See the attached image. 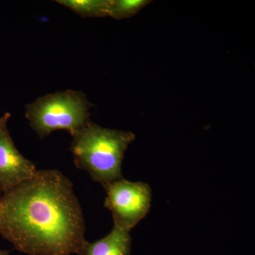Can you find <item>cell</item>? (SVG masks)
I'll list each match as a JSON object with an SVG mask.
<instances>
[{"mask_svg": "<svg viewBox=\"0 0 255 255\" xmlns=\"http://www.w3.org/2000/svg\"><path fill=\"white\" fill-rule=\"evenodd\" d=\"M131 242L130 232L114 226L105 238L87 241L79 255H130Z\"/></svg>", "mask_w": 255, "mask_h": 255, "instance_id": "8992f818", "label": "cell"}, {"mask_svg": "<svg viewBox=\"0 0 255 255\" xmlns=\"http://www.w3.org/2000/svg\"><path fill=\"white\" fill-rule=\"evenodd\" d=\"M70 151L77 168L86 171L104 188L122 179V162L135 138L130 131L107 128L89 122L72 135Z\"/></svg>", "mask_w": 255, "mask_h": 255, "instance_id": "7a4b0ae2", "label": "cell"}, {"mask_svg": "<svg viewBox=\"0 0 255 255\" xmlns=\"http://www.w3.org/2000/svg\"><path fill=\"white\" fill-rule=\"evenodd\" d=\"M11 114L0 117V191L5 194L36 173V165L17 150L7 124Z\"/></svg>", "mask_w": 255, "mask_h": 255, "instance_id": "5b68a950", "label": "cell"}, {"mask_svg": "<svg viewBox=\"0 0 255 255\" xmlns=\"http://www.w3.org/2000/svg\"><path fill=\"white\" fill-rule=\"evenodd\" d=\"M57 3L71 9L82 17L109 16L112 0H57Z\"/></svg>", "mask_w": 255, "mask_h": 255, "instance_id": "52a82bcc", "label": "cell"}, {"mask_svg": "<svg viewBox=\"0 0 255 255\" xmlns=\"http://www.w3.org/2000/svg\"><path fill=\"white\" fill-rule=\"evenodd\" d=\"M0 235L24 254L79 255L87 241L73 183L57 169H42L3 194Z\"/></svg>", "mask_w": 255, "mask_h": 255, "instance_id": "6da1fadb", "label": "cell"}, {"mask_svg": "<svg viewBox=\"0 0 255 255\" xmlns=\"http://www.w3.org/2000/svg\"><path fill=\"white\" fill-rule=\"evenodd\" d=\"M11 251H3L0 249V255H9Z\"/></svg>", "mask_w": 255, "mask_h": 255, "instance_id": "9c48e42d", "label": "cell"}, {"mask_svg": "<svg viewBox=\"0 0 255 255\" xmlns=\"http://www.w3.org/2000/svg\"><path fill=\"white\" fill-rule=\"evenodd\" d=\"M150 2L149 0H112L109 16L117 20L130 18Z\"/></svg>", "mask_w": 255, "mask_h": 255, "instance_id": "ba28073f", "label": "cell"}, {"mask_svg": "<svg viewBox=\"0 0 255 255\" xmlns=\"http://www.w3.org/2000/svg\"><path fill=\"white\" fill-rule=\"evenodd\" d=\"M92 107L83 92L69 90L43 96L26 105L25 117L41 138L60 130L72 136L91 122Z\"/></svg>", "mask_w": 255, "mask_h": 255, "instance_id": "3957f363", "label": "cell"}, {"mask_svg": "<svg viewBox=\"0 0 255 255\" xmlns=\"http://www.w3.org/2000/svg\"><path fill=\"white\" fill-rule=\"evenodd\" d=\"M105 189V206L112 213L114 226L130 232L149 212L152 191L148 184L122 178Z\"/></svg>", "mask_w": 255, "mask_h": 255, "instance_id": "277c9868", "label": "cell"}]
</instances>
